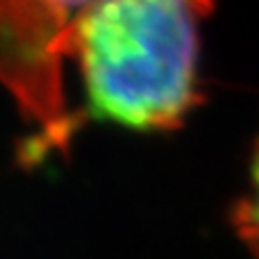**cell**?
Here are the masks:
<instances>
[{
    "label": "cell",
    "mask_w": 259,
    "mask_h": 259,
    "mask_svg": "<svg viewBox=\"0 0 259 259\" xmlns=\"http://www.w3.org/2000/svg\"><path fill=\"white\" fill-rule=\"evenodd\" d=\"M214 0H96L73 23L77 64L96 118L139 132L180 127L202 103L198 57Z\"/></svg>",
    "instance_id": "cell-1"
},
{
    "label": "cell",
    "mask_w": 259,
    "mask_h": 259,
    "mask_svg": "<svg viewBox=\"0 0 259 259\" xmlns=\"http://www.w3.org/2000/svg\"><path fill=\"white\" fill-rule=\"evenodd\" d=\"M96 0H0V84L39 134L27 159L66 150L80 121L64 96L73 23Z\"/></svg>",
    "instance_id": "cell-2"
},
{
    "label": "cell",
    "mask_w": 259,
    "mask_h": 259,
    "mask_svg": "<svg viewBox=\"0 0 259 259\" xmlns=\"http://www.w3.org/2000/svg\"><path fill=\"white\" fill-rule=\"evenodd\" d=\"M230 223L248 252L259 259V137L250 155V178L246 193L230 211Z\"/></svg>",
    "instance_id": "cell-3"
}]
</instances>
